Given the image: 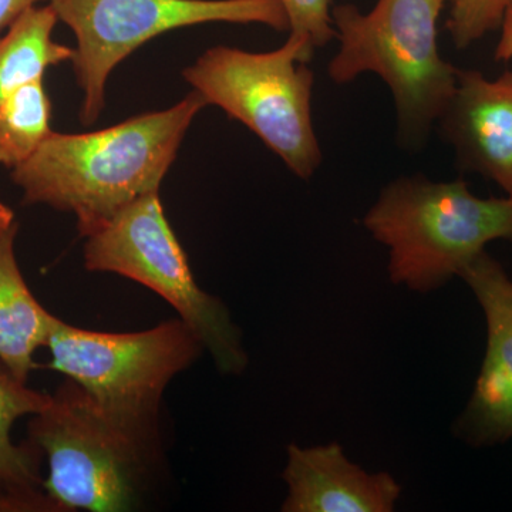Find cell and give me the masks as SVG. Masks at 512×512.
I'll return each instance as SVG.
<instances>
[{
	"mask_svg": "<svg viewBox=\"0 0 512 512\" xmlns=\"http://www.w3.org/2000/svg\"><path fill=\"white\" fill-rule=\"evenodd\" d=\"M208 104L192 92L180 103L89 133L52 131L12 178L26 204L72 212L87 235L151 192H160L188 128Z\"/></svg>",
	"mask_w": 512,
	"mask_h": 512,
	"instance_id": "obj_1",
	"label": "cell"
},
{
	"mask_svg": "<svg viewBox=\"0 0 512 512\" xmlns=\"http://www.w3.org/2000/svg\"><path fill=\"white\" fill-rule=\"evenodd\" d=\"M447 0H377L369 12L333 6L339 50L328 76L339 86L360 74L379 76L393 94L403 146L420 148L453 96L457 67L439 49V19Z\"/></svg>",
	"mask_w": 512,
	"mask_h": 512,
	"instance_id": "obj_2",
	"label": "cell"
},
{
	"mask_svg": "<svg viewBox=\"0 0 512 512\" xmlns=\"http://www.w3.org/2000/svg\"><path fill=\"white\" fill-rule=\"evenodd\" d=\"M363 225L389 248L393 284L426 293L460 276L490 242H512V197H477L461 178L399 177L383 188Z\"/></svg>",
	"mask_w": 512,
	"mask_h": 512,
	"instance_id": "obj_3",
	"label": "cell"
},
{
	"mask_svg": "<svg viewBox=\"0 0 512 512\" xmlns=\"http://www.w3.org/2000/svg\"><path fill=\"white\" fill-rule=\"evenodd\" d=\"M315 50L295 33L271 52L211 47L183 77L208 106L244 124L296 177L309 180L322 164L312 120L315 76L308 67Z\"/></svg>",
	"mask_w": 512,
	"mask_h": 512,
	"instance_id": "obj_4",
	"label": "cell"
},
{
	"mask_svg": "<svg viewBox=\"0 0 512 512\" xmlns=\"http://www.w3.org/2000/svg\"><path fill=\"white\" fill-rule=\"evenodd\" d=\"M46 348L50 369L79 384L107 419L157 447L165 387L201 355V340L181 319L134 333L94 332L56 319Z\"/></svg>",
	"mask_w": 512,
	"mask_h": 512,
	"instance_id": "obj_5",
	"label": "cell"
},
{
	"mask_svg": "<svg viewBox=\"0 0 512 512\" xmlns=\"http://www.w3.org/2000/svg\"><path fill=\"white\" fill-rule=\"evenodd\" d=\"M84 266L124 276L160 295L194 330L224 375L247 369L241 330L227 306L195 282L187 255L165 218L160 192L131 202L87 235Z\"/></svg>",
	"mask_w": 512,
	"mask_h": 512,
	"instance_id": "obj_6",
	"label": "cell"
},
{
	"mask_svg": "<svg viewBox=\"0 0 512 512\" xmlns=\"http://www.w3.org/2000/svg\"><path fill=\"white\" fill-rule=\"evenodd\" d=\"M30 441L49 461L43 491L57 511H128L136 507L157 448L107 419L69 379L29 424Z\"/></svg>",
	"mask_w": 512,
	"mask_h": 512,
	"instance_id": "obj_7",
	"label": "cell"
},
{
	"mask_svg": "<svg viewBox=\"0 0 512 512\" xmlns=\"http://www.w3.org/2000/svg\"><path fill=\"white\" fill-rule=\"evenodd\" d=\"M49 5L76 37L72 64L83 92L84 126L99 119L111 72L154 37L220 22L289 30L279 0H50Z\"/></svg>",
	"mask_w": 512,
	"mask_h": 512,
	"instance_id": "obj_8",
	"label": "cell"
},
{
	"mask_svg": "<svg viewBox=\"0 0 512 512\" xmlns=\"http://www.w3.org/2000/svg\"><path fill=\"white\" fill-rule=\"evenodd\" d=\"M487 320V352L466 410L454 430L474 447L512 437V281L503 265L484 251L460 274Z\"/></svg>",
	"mask_w": 512,
	"mask_h": 512,
	"instance_id": "obj_9",
	"label": "cell"
},
{
	"mask_svg": "<svg viewBox=\"0 0 512 512\" xmlns=\"http://www.w3.org/2000/svg\"><path fill=\"white\" fill-rule=\"evenodd\" d=\"M437 127L461 171L480 174L512 197V70L491 80L480 70L458 69Z\"/></svg>",
	"mask_w": 512,
	"mask_h": 512,
	"instance_id": "obj_10",
	"label": "cell"
},
{
	"mask_svg": "<svg viewBox=\"0 0 512 512\" xmlns=\"http://www.w3.org/2000/svg\"><path fill=\"white\" fill-rule=\"evenodd\" d=\"M285 512H390L402 487L389 473L370 474L353 464L338 443L288 447Z\"/></svg>",
	"mask_w": 512,
	"mask_h": 512,
	"instance_id": "obj_11",
	"label": "cell"
},
{
	"mask_svg": "<svg viewBox=\"0 0 512 512\" xmlns=\"http://www.w3.org/2000/svg\"><path fill=\"white\" fill-rule=\"evenodd\" d=\"M18 222L0 235V363L20 382L36 369V350L47 345L56 316L30 292L16 261Z\"/></svg>",
	"mask_w": 512,
	"mask_h": 512,
	"instance_id": "obj_12",
	"label": "cell"
},
{
	"mask_svg": "<svg viewBox=\"0 0 512 512\" xmlns=\"http://www.w3.org/2000/svg\"><path fill=\"white\" fill-rule=\"evenodd\" d=\"M50 400L52 394L29 389L6 367L0 370V485L28 504L30 511L55 512L57 508L43 491L35 456L37 447L16 446L10 431L20 417L43 412Z\"/></svg>",
	"mask_w": 512,
	"mask_h": 512,
	"instance_id": "obj_13",
	"label": "cell"
},
{
	"mask_svg": "<svg viewBox=\"0 0 512 512\" xmlns=\"http://www.w3.org/2000/svg\"><path fill=\"white\" fill-rule=\"evenodd\" d=\"M57 19L52 6L26 10L0 37V99L43 80L49 67L72 62L74 49L53 40Z\"/></svg>",
	"mask_w": 512,
	"mask_h": 512,
	"instance_id": "obj_14",
	"label": "cell"
},
{
	"mask_svg": "<svg viewBox=\"0 0 512 512\" xmlns=\"http://www.w3.org/2000/svg\"><path fill=\"white\" fill-rule=\"evenodd\" d=\"M52 103L43 80L0 99V165L16 168L29 160L52 133Z\"/></svg>",
	"mask_w": 512,
	"mask_h": 512,
	"instance_id": "obj_15",
	"label": "cell"
},
{
	"mask_svg": "<svg viewBox=\"0 0 512 512\" xmlns=\"http://www.w3.org/2000/svg\"><path fill=\"white\" fill-rule=\"evenodd\" d=\"M510 0H447V30L458 50H466L500 29Z\"/></svg>",
	"mask_w": 512,
	"mask_h": 512,
	"instance_id": "obj_16",
	"label": "cell"
},
{
	"mask_svg": "<svg viewBox=\"0 0 512 512\" xmlns=\"http://www.w3.org/2000/svg\"><path fill=\"white\" fill-rule=\"evenodd\" d=\"M288 16L289 32L306 37L315 49L336 39L332 0H279Z\"/></svg>",
	"mask_w": 512,
	"mask_h": 512,
	"instance_id": "obj_17",
	"label": "cell"
},
{
	"mask_svg": "<svg viewBox=\"0 0 512 512\" xmlns=\"http://www.w3.org/2000/svg\"><path fill=\"white\" fill-rule=\"evenodd\" d=\"M501 36L494 50V60L497 63H507L512 59V0L505 8L501 20Z\"/></svg>",
	"mask_w": 512,
	"mask_h": 512,
	"instance_id": "obj_18",
	"label": "cell"
},
{
	"mask_svg": "<svg viewBox=\"0 0 512 512\" xmlns=\"http://www.w3.org/2000/svg\"><path fill=\"white\" fill-rule=\"evenodd\" d=\"M50 0H0V32L8 29L26 10L39 6V3Z\"/></svg>",
	"mask_w": 512,
	"mask_h": 512,
	"instance_id": "obj_19",
	"label": "cell"
},
{
	"mask_svg": "<svg viewBox=\"0 0 512 512\" xmlns=\"http://www.w3.org/2000/svg\"><path fill=\"white\" fill-rule=\"evenodd\" d=\"M30 511L28 504L23 503L15 495L10 494L6 488L0 485V512H25Z\"/></svg>",
	"mask_w": 512,
	"mask_h": 512,
	"instance_id": "obj_20",
	"label": "cell"
},
{
	"mask_svg": "<svg viewBox=\"0 0 512 512\" xmlns=\"http://www.w3.org/2000/svg\"><path fill=\"white\" fill-rule=\"evenodd\" d=\"M13 224H16L15 214H13V211L10 210L8 205L0 201V235H2L6 229L12 227Z\"/></svg>",
	"mask_w": 512,
	"mask_h": 512,
	"instance_id": "obj_21",
	"label": "cell"
}]
</instances>
